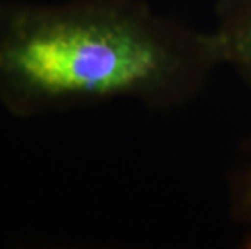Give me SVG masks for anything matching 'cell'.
I'll use <instances>...</instances> for the list:
<instances>
[{"instance_id":"cell-3","label":"cell","mask_w":251,"mask_h":249,"mask_svg":"<svg viewBox=\"0 0 251 249\" xmlns=\"http://www.w3.org/2000/svg\"><path fill=\"white\" fill-rule=\"evenodd\" d=\"M232 214L242 228V248L251 249V152L232 191Z\"/></svg>"},{"instance_id":"cell-2","label":"cell","mask_w":251,"mask_h":249,"mask_svg":"<svg viewBox=\"0 0 251 249\" xmlns=\"http://www.w3.org/2000/svg\"><path fill=\"white\" fill-rule=\"evenodd\" d=\"M209 31L219 67L226 65L251 89V0H219Z\"/></svg>"},{"instance_id":"cell-1","label":"cell","mask_w":251,"mask_h":249,"mask_svg":"<svg viewBox=\"0 0 251 249\" xmlns=\"http://www.w3.org/2000/svg\"><path fill=\"white\" fill-rule=\"evenodd\" d=\"M217 67L209 31L144 0L0 5V97L15 115L115 99L174 107Z\"/></svg>"}]
</instances>
